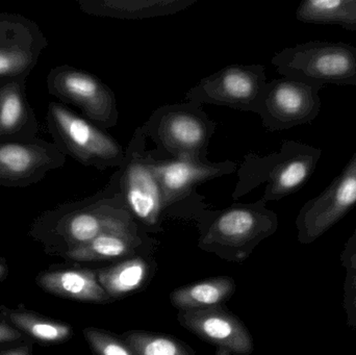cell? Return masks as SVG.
<instances>
[{"label":"cell","instance_id":"9a60e30c","mask_svg":"<svg viewBox=\"0 0 356 355\" xmlns=\"http://www.w3.org/2000/svg\"><path fill=\"white\" fill-rule=\"evenodd\" d=\"M26 79L0 81V144L38 138L39 123L27 99Z\"/></svg>","mask_w":356,"mask_h":355},{"label":"cell","instance_id":"7c38bea8","mask_svg":"<svg viewBox=\"0 0 356 355\" xmlns=\"http://www.w3.org/2000/svg\"><path fill=\"white\" fill-rule=\"evenodd\" d=\"M154 154V169L164 192L166 210L194 195L198 185L232 174L240 166L238 163L228 160L220 163L209 160H175L161 158L156 150Z\"/></svg>","mask_w":356,"mask_h":355},{"label":"cell","instance_id":"d6986e66","mask_svg":"<svg viewBox=\"0 0 356 355\" xmlns=\"http://www.w3.org/2000/svg\"><path fill=\"white\" fill-rule=\"evenodd\" d=\"M295 17L305 24L339 25L356 33V0H303Z\"/></svg>","mask_w":356,"mask_h":355},{"label":"cell","instance_id":"277c9868","mask_svg":"<svg viewBox=\"0 0 356 355\" xmlns=\"http://www.w3.org/2000/svg\"><path fill=\"white\" fill-rule=\"evenodd\" d=\"M272 65L286 79L323 88L356 87V47L344 42L309 41L284 48Z\"/></svg>","mask_w":356,"mask_h":355},{"label":"cell","instance_id":"ac0fdd59","mask_svg":"<svg viewBox=\"0 0 356 355\" xmlns=\"http://www.w3.org/2000/svg\"><path fill=\"white\" fill-rule=\"evenodd\" d=\"M47 46L48 40L42 31L0 46V81L29 76Z\"/></svg>","mask_w":356,"mask_h":355},{"label":"cell","instance_id":"44dd1931","mask_svg":"<svg viewBox=\"0 0 356 355\" xmlns=\"http://www.w3.org/2000/svg\"><path fill=\"white\" fill-rule=\"evenodd\" d=\"M234 291V281L227 277H220L177 290L171 295V302L181 310H199L221 304Z\"/></svg>","mask_w":356,"mask_h":355},{"label":"cell","instance_id":"3957f363","mask_svg":"<svg viewBox=\"0 0 356 355\" xmlns=\"http://www.w3.org/2000/svg\"><path fill=\"white\" fill-rule=\"evenodd\" d=\"M141 127L161 158L202 160L217 124L201 104L186 101L160 106Z\"/></svg>","mask_w":356,"mask_h":355},{"label":"cell","instance_id":"5b68a950","mask_svg":"<svg viewBox=\"0 0 356 355\" xmlns=\"http://www.w3.org/2000/svg\"><path fill=\"white\" fill-rule=\"evenodd\" d=\"M46 122L54 143L65 156L100 171L122 166L127 149L106 129L75 114L65 104L50 102Z\"/></svg>","mask_w":356,"mask_h":355},{"label":"cell","instance_id":"5bb4252c","mask_svg":"<svg viewBox=\"0 0 356 355\" xmlns=\"http://www.w3.org/2000/svg\"><path fill=\"white\" fill-rule=\"evenodd\" d=\"M179 321L201 339L223 348L229 354L248 355L253 343L242 323L228 313L218 308L184 311Z\"/></svg>","mask_w":356,"mask_h":355},{"label":"cell","instance_id":"8992f818","mask_svg":"<svg viewBox=\"0 0 356 355\" xmlns=\"http://www.w3.org/2000/svg\"><path fill=\"white\" fill-rule=\"evenodd\" d=\"M142 127H138L119 168V188L123 201L134 218L148 227L156 226L166 212L164 192L154 169L156 154L147 148Z\"/></svg>","mask_w":356,"mask_h":355},{"label":"cell","instance_id":"30bf717a","mask_svg":"<svg viewBox=\"0 0 356 355\" xmlns=\"http://www.w3.org/2000/svg\"><path fill=\"white\" fill-rule=\"evenodd\" d=\"M356 206V151L340 174L319 195L307 200L296 219L298 241L309 245Z\"/></svg>","mask_w":356,"mask_h":355},{"label":"cell","instance_id":"52a82bcc","mask_svg":"<svg viewBox=\"0 0 356 355\" xmlns=\"http://www.w3.org/2000/svg\"><path fill=\"white\" fill-rule=\"evenodd\" d=\"M50 95L72 104L102 129L116 126L119 110L114 91L99 77L69 65L54 67L47 75Z\"/></svg>","mask_w":356,"mask_h":355},{"label":"cell","instance_id":"4316f807","mask_svg":"<svg viewBox=\"0 0 356 355\" xmlns=\"http://www.w3.org/2000/svg\"><path fill=\"white\" fill-rule=\"evenodd\" d=\"M86 340L97 355H135L129 346L113 336L96 329H86Z\"/></svg>","mask_w":356,"mask_h":355},{"label":"cell","instance_id":"7402d4cb","mask_svg":"<svg viewBox=\"0 0 356 355\" xmlns=\"http://www.w3.org/2000/svg\"><path fill=\"white\" fill-rule=\"evenodd\" d=\"M136 241V233H102L89 243L67 250L66 256L77 262H93L120 258L131 252Z\"/></svg>","mask_w":356,"mask_h":355},{"label":"cell","instance_id":"603a6c76","mask_svg":"<svg viewBox=\"0 0 356 355\" xmlns=\"http://www.w3.org/2000/svg\"><path fill=\"white\" fill-rule=\"evenodd\" d=\"M147 272V264L141 258H134L123 264L102 269L96 275L98 283L110 297H122L139 289Z\"/></svg>","mask_w":356,"mask_h":355},{"label":"cell","instance_id":"83f0119b","mask_svg":"<svg viewBox=\"0 0 356 355\" xmlns=\"http://www.w3.org/2000/svg\"><path fill=\"white\" fill-rule=\"evenodd\" d=\"M23 339V333L12 325L0 320V343H10Z\"/></svg>","mask_w":356,"mask_h":355},{"label":"cell","instance_id":"d4e9b609","mask_svg":"<svg viewBox=\"0 0 356 355\" xmlns=\"http://www.w3.org/2000/svg\"><path fill=\"white\" fill-rule=\"evenodd\" d=\"M125 343L135 355H192L175 340L152 333H129Z\"/></svg>","mask_w":356,"mask_h":355},{"label":"cell","instance_id":"7a4b0ae2","mask_svg":"<svg viewBox=\"0 0 356 355\" xmlns=\"http://www.w3.org/2000/svg\"><path fill=\"white\" fill-rule=\"evenodd\" d=\"M322 156L321 148L294 140L282 142L280 151L268 156L250 154L236 170L234 200L266 183L261 200L278 201L302 189L309 181Z\"/></svg>","mask_w":356,"mask_h":355},{"label":"cell","instance_id":"ba28073f","mask_svg":"<svg viewBox=\"0 0 356 355\" xmlns=\"http://www.w3.org/2000/svg\"><path fill=\"white\" fill-rule=\"evenodd\" d=\"M266 83L263 65H229L199 81L184 99L255 113Z\"/></svg>","mask_w":356,"mask_h":355},{"label":"cell","instance_id":"8fae6325","mask_svg":"<svg viewBox=\"0 0 356 355\" xmlns=\"http://www.w3.org/2000/svg\"><path fill=\"white\" fill-rule=\"evenodd\" d=\"M67 156L54 142L35 138L0 144V185L25 188L62 168Z\"/></svg>","mask_w":356,"mask_h":355},{"label":"cell","instance_id":"2e32d148","mask_svg":"<svg viewBox=\"0 0 356 355\" xmlns=\"http://www.w3.org/2000/svg\"><path fill=\"white\" fill-rule=\"evenodd\" d=\"M197 0H79V10L90 16L138 20L171 16L194 6Z\"/></svg>","mask_w":356,"mask_h":355},{"label":"cell","instance_id":"f1b7e54d","mask_svg":"<svg viewBox=\"0 0 356 355\" xmlns=\"http://www.w3.org/2000/svg\"><path fill=\"white\" fill-rule=\"evenodd\" d=\"M0 355H31V348L29 345H22L12 349L2 350Z\"/></svg>","mask_w":356,"mask_h":355},{"label":"cell","instance_id":"cb8c5ba5","mask_svg":"<svg viewBox=\"0 0 356 355\" xmlns=\"http://www.w3.org/2000/svg\"><path fill=\"white\" fill-rule=\"evenodd\" d=\"M341 265L345 269L343 285L344 297L343 308L346 314V324L349 329H356V229L345 243L340 254Z\"/></svg>","mask_w":356,"mask_h":355},{"label":"cell","instance_id":"9c48e42d","mask_svg":"<svg viewBox=\"0 0 356 355\" xmlns=\"http://www.w3.org/2000/svg\"><path fill=\"white\" fill-rule=\"evenodd\" d=\"M322 89L286 77L267 81L255 114L261 117V124L269 131L311 124L321 112Z\"/></svg>","mask_w":356,"mask_h":355},{"label":"cell","instance_id":"ffe728a7","mask_svg":"<svg viewBox=\"0 0 356 355\" xmlns=\"http://www.w3.org/2000/svg\"><path fill=\"white\" fill-rule=\"evenodd\" d=\"M0 310L3 321L41 343H62L72 337V329L65 323L39 316L29 311L10 310L4 306Z\"/></svg>","mask_w":356,"mask_h":355},{"label":"cell","instance_id":"e0dca14e","mask_svg":"<svg viewBox=\"0 0 356 355\" xmlns=\"http://www.w3.org/2000/svg\"><path fill=\"white\" fill-rule=\"evenodd\" d=\"M38 286L58 297L88 302H108L110 296L90 270H58L40 273Z\"/></svg>","mask_w":356,"mask_h":355},{"label":"cell","instance_id":"f546056e","mask_svg":"<svg viewBox=\"0 0 356 355\" xmlns=\"http://www.w3.org/2000/svg\"><path fill=\"white\" fill-rule=\"evenodd\" d=\"M8 272V267H6V262L0 261V281H3Z\"/></svg>","mask_w":356,"mask_h":355},{"label":"cell","instance_id":"484cf974","mask_svg":"<svg viewBox=\"0 0 356 355\" xmlns=\"http://www.w3.org/2000/svg\"><path fill=\"white\" fill-rule=\"evenodd\" d=\"M41 31L40 27L26 17L17 14H0V46L8 45Z\"/></svg>","mask_w":356,"mask_h":355},{"label":"cell","instance_id":"4fadbf2b","mask_svg":"<svg viewBox=\"0 0 356 355\" xmlns=\"http://www.w3.org/2000/svg\"><path fill=\"white\" fill-rule=\"evenodd\" d=\"M277 216L266 208V202L234 204L220 212L205 233V243L238 245L263 239L277 229Z\"/></svg>","mask_w":356,"mask_h":355},{"label":"cell","instance_id":"6da1fadb","mask_svg":"<svg viewBox=\"0 0 356 355\" xmlns=\"http://www.w3.org/2000/svg\"><path fill=\"white\" fill-rule=\"evenodd\" d=\"M136 231L134 217L121 195L118 172L95 195L44 213L33 229V235L60 240L69 249L89 243L102 233Z\"/></svg>","mask_w":356,"mask_h":355}]
</instances>
